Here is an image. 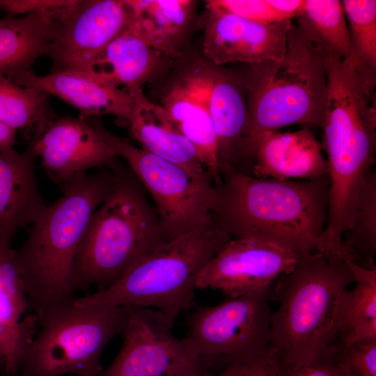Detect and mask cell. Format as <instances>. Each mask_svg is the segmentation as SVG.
Instances as JSON below:
<instances>
[{
	"mask_svg": "<svg viewBox=\"0 0 376 376\" xmlns=\"http://www.w3.org/2000/svg\"><path fill=\"white\" fill-rule=\"evenodd\" d=\"M216 188L212 217L232 237L274 241L299 256L320 253L328 208V178H257L228 171Z\"/></svg>",
	"mask_w": 376,
	"mask_h": 376,
	"instance_id": "obj_1",
	"label": "cell"
},
{
	"mask_svg": "<svg viewBox=\"0 0 376 376\" xmlns=\"http://www.w3.org/2000/svg\"><path fill=\"white\" fill-rule=\"evenodd\" d=\"M118 176V170L77 175L63 189V196L46 205L31 224L17 252L29 308L35 315L52 304L75 298L78 248L92 215Z\"/></svg>",
	"mask_w": 376,
	"mask_h": 376,
	"instance_id": "obj_2",
	"label": "cell"
},
{
	"mask_svg": "<svg viewBox=\"0 0 376 376\" xmlns=\"http://www.w3.org/2000/svg\"><path fill=\"white\" fill-rule=\"evenodd\" d=\"M354 282L345 261L320 253L299 256L274 288L269 348L281 367H298L326 354L338 340L343 292Z\"/></svg>",
	"mask_w": 376,
	"mask_h": 376,
	"instance_id": "obj_3",
	"label": "cell"
},
{
	"mask_svg": "<svg viewBox=\"0 0 376 376\" xmlns=\"http://www.w3.org/2000/svg\"><path fill=\"white\" fill-rule=\"evenodd\" d=\"M232 238L213 217L146 254L107 289L75 298L77 306L155 308L175 319L196 306L198 277Z\"/></svg>",
	"mask_w": 376,
	"mask_h": 376,
	"instance_id": "obj_4",
	"label": "cell"
},
{
	"mask_svg": "<svg viewBox=\"0 0 376 376\" xmlns=\"http://www.w3.org/2000/svg\"><path fill=\"white\" fill-rule=\"evenodd\" d=\"M249 113L246 144L260 133L293 124L322 128L327 96L322 58L292 25L285 55L279 60L242 63Z\"/></svg>",
	"mask_w": 376,
	"mask_h": 376,
	"instance_id": "obj_5",
	"label": "cell"
},
{
	"mask_svg": "<svg viewBox=\"0 0 376 376\" xmlns=\"http://www.w3.org/2000/svg\"><path fill=\"white\" fill-rule=\"evenodd\" d=\"M166 240L136 185L118 171L114 187L92 215L78 248L75 291L93 286L97 292L107 289Z\"/></svg>",
	"mask_w": 376,
	"mask_h": 376,
	"instance_id": "obj_6",
	"label": "cell"
},
{
	"mask_svg": "<svg viewBox=\"0 0 376 376\" xmlns=\"http://www.w3.org/2000/svg\"><path fill=\"white\" fill-rule=\"evenodd\" d=\"M75 298L45 308L19 364L22 376H100L103 350L125 329L127 306H77ZM19 373V372H18Z\"/></svg>",
	"mask_w": 376,
	"mask_h": 376,
	"instance_id": "obj_7",
	"label": "cell"
},
{
	"mask_svg": "<svg viewBox=\"0 0 376 376\" xmlns=\"http://www.w3.org/2000/svg\"><path fill=\"white\" fill-rule=\"evenodd\" d=\"M270 288L194 306L182 343L208 364L221 361L228 367L264 355L270 350Z\"/></svg>",
	"mask_w": 376,
	"mask_h": 376,
	"instance_id": "obj_8",
	"label": "cell"
},
{
	"mask_svg": "<svg viewBox=\"0 0 376 376\" xmlns=\"http://www.w3.org/2000/svg\"><path fill=\"white\" fill-rule=\"evenodd\" d=\"M117 156L125 159L155 203L159 224L169 240L203 224L212 217L216 188L192 178L181 167L159 158L106 129Z\"/></svg>",
	"mask_w": 376,
	"mask_h": 376,
	"instance_id": "obj_9",
	"label": "cell"
},
{
	"mask_svg": "<svg viewBox=\"0 0 376 376\" xmlns=\"http://www.w3.org/2000/svg\"><path fill=\"white\" fill-rule=\"evenodd\" d=\"M174 319L151 308L128 307L123 344L100 376H187L203 372L205 361L173 334Z\"/></svg>",
	"mask_w": 376,
	"mask_h": 376,
	"instance_id": "obj_10",
	"label": "cell"
},
{
	"mask_svg": "<svg viewBox=\"0 0 376 376\" xmlns=\"http://www.w3.org/2000/svg\"><path fill=\"white\" fill-rule=\"evenodd\" d=\"M54 33L48 56L53 70L80 68L129 26L125 0L67 1L53 10Z\"/></svg>",
	"mask_w": 376,
	"mask_h": 376,
	"instance_id": "obj_11",
	"label": "cell"
},
{
	"mask_svg": "<svg viewBox=\"0 0 376 376\" xmlns=\"http://www.w3.org/2000/svg\"><path fill=\"white\" fill-rule=\"evenodd\" d=\"M299 255L283 244L255 237H232L200 273L197 289L236 297L271 288L290 272Z\"/></svg>",
	"mask_w": 376,
	"mask_h": 376,
	"instance_id": "obj_12",
	"label": "cell"
},
{
	"mask_svg": "<svg viewBox=\"0 0 376 376\" xmlns=\"http://www.w3.org/2000/svg\"><path fill=\"white\" fill-rule=\"evenodd\" d=\"M203 97L218 142L221 174L233 170L242 158L249 129L244 87L238 69L216 65L204 56H192L179 77Z\"/></svg>",
	"mask_w": 376,
	"mask_h": 376,
	"instance_id": "obj_13",
	"label": "cell"
},
{
	"mask_svg": "<svg viewBox=\"0 0 376 376\" xmlns=\"http://www.w3.org/2000/svg\"><path fill=\"white\" fill-rule=\"evenodd\" d=\"M203 56L224 66L281 58L288 47L291 20L272 24L256 22L205 1Z\"/></svg>",
	"mask_w": 376,
	"mask_h": 376,
	"instance_id": "obj_14",
	"label": "cell"
},
{
	"mask_svg": "<svg viewBox=\"0 0 376 376\" xmlns=\"http://www.w3.org/2000/svg\"><path fill=\"white\" fill-rule=\"evenodd\" d=\"M97 118H58L30 143L47 174L63 189L91 168L114 166L116 150Z\"/></svg>",
	"mask_w": 376,
	"mask_h": 376,
	"instance_id": "obj_15",
	"label": "cell"
},
{
	"mask_svg": "<svg viewBox=\"0 0 376 376\" xmlns=\"http://www.w3.org/2000/svg\"><path fill=\"white\" fill-rule=\"evenodd\" d=\"M244 159L253 163V176L278 180L328 178V165L310 127L288 132L267 130L246 146Z\"/></svg>",
	"mask_w": 376,
	"mask_h": 376,
	"instance_id": "obj_16",
	"label": "cell"
},
{
	"mask_svg": "<svg viewBox=\"0 0 376 376\" xmlns=\"http://www.w3.org/2000/svg\"><path fill=\"white\" fill-rule=\"evenodd\" d=\"M17 84L40 88L77 109L81 116H114L120 125H128L132 111L131 95L80 68L52 70L39 76L31 70L7 76Z\"/></svg>",
	"mask_w": 376,
	"mask_h": 376,
	"instance_id": "obj_17",
	"label": "cell"
},
{
	"mask_svg": "<svg viewBox=\"0 0 376 376\" xmlns=\"http://www.w3.org/2000/svg\"><path fill=\"white\" fill-rule=\"evenodd\" d=\"M126 91L132 102L130 134L141 148L181 167L194 179L211 184L196 147L180 132L165 108L150 101L141 88Z\"/></svg>",
	"mask_w": 376,
	"mask_h": 376,
	"instance_id": "obj_18",
	"label": "cell"
},
{
	"mask_svg": "<svg viewBox=\"0 0 376 376\" xmlns=\"http://www.w3.org/2000/svg\"><path fill=\"white\" fill-rule=\"evenodd\" d=\"M175 61L127 27L82 69L115 88L124 86L130 91L159 79Z\"/></svg>",
	"mask_w": 376,
	"mask_h": 376,
	"instance_id": "obj_19",
	"label": "cell"
},
{
	"mask_svg": "<svg viewBox=\"0 0 376 376\" xmlns=\"http://www.w3.org/2000/svg\"><path fill=\"white\" fill-rule=\"evenodd\" d=\"M31 146L0 150V241L11 243L17 230L31 224L46 207L34 171Z\"/></svg>",
	"mask_w": 376,
	"mask_h": 376,
	"instance_id": "obj_20",
	"label": "cell"
},
{
	"mask_svg": "<svg viewBox=\"0 0 376 376\" xmlns=\"http://www.w3.org/2000/svg\"><path fill=\"white\" fill-rule=\"evenodd\" d=\"M130 8L128 28L147 45L175 61L184 57L196 19V1L125 0Z\"/></svg>",
	"mask_w": 376,
	"mask_h": 376,
	"instance_id": "obj_21",
	"label": "cell"
},
{
	"mask_svg": "<svg viewBox=\"0 0 376 376\" xmlns=\"http://www.w3.org/2000/svg\"><path fill=\"white\" fill-rule=\"evenodd\" d=\"M161 105L168 111L180 132L196 147L212 180L219 185L222 178L217 137L201 95L178 79L164 93Z\"/></svg>",
	"mask_w": 376,
	"mask_h": 376,
	"instance_id": "obj_22",
	"label": "cell"
},
{
	"mask_svg": "<svg viewBox=\"0 0 376 376\" xmlns=\"http://www.w3.org/2000/svg\"><path fill=\"white\" fill-rule=\"evenodd\" d=\"M53 10L0 19V73L10 76L29 70L38 58L49 55L54 33Z\"/></svg>",
	"mask_w": 376,
	"mask_h": 376,
	"instance_id": "obj_23",
	"label": "cell"
},
{
	"mask_svg": "<svg viewBox=\"0 0 376 376\" xmlns=\"http://www.w3.org/2000/svg\"><path fill=\"white\" fill-rule=\"evenodd\" d=\"M354 287L340 297L338 315V342L350 345L376 340V266H366L345 257Z\"/></svg>",
	"mask_w": 376,
	"mask_h": 376,
	"instance_id": "obj_24",
	"label": "cell"
},
{
	"mask_svg": "<svg viewBox=\"0 0 376 376\" xmlns=\"http://www.w3.org/2000/svg\"><path fill=\"white\" fill-rule=\"evenodd\" d=\"M295 31L310 49L321 58H352L349 29L341 1L305 0L296 17Z\"/></svg>",
	"mask_w": 376,
	"mask_h": 376,
	"instance_id": "obj_25",
	"label": "cell"
},
{
	"mask_svg": "<svg viewBox=\"0 0 376 376\" xmlns=\"http://www.w3.org/2000/svg\"><path fill=\"white\" fill-rule=\"evenodd\" d=\"M48 93L36 87L21 86L0 73V123L36 141L56 120Z\"/></svg>",
	"mask_w": 376,
	"mask_h": 376,
	"instance_id": "obj_26",
	"label": "cell"
},
{
	"mask_svg": "<svg viewBox=\"0 0 376 376\" xmlns=\"http://www.w3.org/2000/svg\"><path fill=\"white\" fill-rule=\"evenodd\" d=\"M344 258L366 266L376 255V173L370 169L363 180L352 224L342 237Z\"/></svg>",
	"mask_w": 376,
	"mask_h": 376,
	"instance_id": "obj_27",
	"label": "cell"
},
{
	"mask_svg": "<svg viewBox=\"0 0 376 376\" xmlns=\"http://www.w3.org/2000/svg\"><path fill=\"white\" fill-rule=\"evenodd\" d=\"M358 72L376 83V1H341Z\"/></svg>",
	"mask_w": 376,
	"mask_h": 376,
	"instance_id": "obj_28",
	"label": "cell"
},
{
	"mask_svg": "<svg viewBox=\"0 0 376 376\" xmlns=\"http://www.w3.org/2000/svg\"><path fill=\"white\" fill-rule=\"evenodd\" d=\"M29 308L17 250L0 241V324L17 325Z\"/></svg>",
	"mask_w": 376,
	"mask_h": 376,
	"instance_id": "obj_29",
	"label": "cell"
},
{
	"mask_svg": "<svg viewBox=\"0 0 376 376\" xmlns=\"http://www.w3.org/2000/svg\"><path fill=\"white\" fill-rule=\"evenodd\" d=\"M38 320L26 315L16 326L0 324V367L9 375L19 372L22 357L36 334Z\"/></svg>",
	"mask_w": 376,
	"mask_h": 376,
	"instance_id": "obj_30",
	"label": "cell"
},
{
	"mask_svg": "<svg viewBox=\"0 0 376 376\" xmlns=\"http://www.w3.org/2000/svg\"><path fill=\"white\" fill-rule=\"evenodd\" d=\"M337 359L355 376H376V340L332 346Z\"/></svg>",
	"mask_w": 376,
	"mask_h": 376,
	"instance_id": "obj_31",
	"label": "cell"
},
{
	"mask_svg": "<svg viewBox=\"0 0 376 376\" xmlns=\"http://www.w3.org/2000/svg\"><path fill=\"white\" fill-rule=\"evenodd\" d=\"M216 6L245 19L261 23L282 22L269 0H210Z\"/></svg>",
	"mask_w": 376,
	"mask_h": 376,
	"instance_id": "obj_32",
	"label": "cell"
},
{
	"mask_svg": "<svg viewBox=\"0 0 376 376\" xmlns=\"http://www.w3.org/2000/svg\"><path fill=\"white\" fill-rule=\"evenodd\" d=\"M278 376H355L336 357L331 347L318 359L298 367L279 366Z\"/></svg>",
	"mask_w": 376,
	"mask_h": 376,
	"instance_id": "obj_33",
	"label": "cell"
},
{
	"mask_svg": "<svg viewBox=\"0 0 376 376\" xmlns=\"http://www.w3.org/2000/svg\"><path fill=\"white\" fill-rule=\"evenodd\" d=\"M279 366L277 357L269 350L256 359L235 365L231 376H278Z\"/></svg>",
	"mask_w": 376,
	"mask_h": 376,
	"instance_id": "obj_34",
	"label": "cell"
},
{
	"mask_svg": "<svg viewBox=\"0 0 376 376\" xmlns=\"http://www.w3.org/2000/svg\"><path fill=\"white\" fill-rule=\"evenodd\" d=\"M66 1L3 0V8L13 13L51 11L63 5Z\"/></svg>",
	"mask_w": 376,
	"mask_h": 376,
	"instance_id": "obj_35",
	"label": "cell"
},
{
	"mask_svg": "<svg viewBox=\"0 0 376 376\" xmlns=\"http://www.w3.org/2000/svg\"><path fill=\"white\" fill-rule=\"evenodd\" d=\"M305 0H269L282 20H292L301 13Z\"/></svg>",
	"mask_w": 376,
	"mask_h": 376,
	"instance_id": "obj_36",
	"label": "cell"
},
{
	"mask_svg": "<svg viewBox=\"0 0 376 376\" xmlns=\"http://www.w3.org/2000/svg\"><path fill=\"white\" fill-rule=\"evenodd\" d=\"M16 130L0 123V150L13 148L16 143Z\"/></svg>",
	"mask_w": 376,
	"mask_h": 376,
	"instance_id": "obj_37",
	"label": "cell"
},
{
	"mask_svg": "<svg viewBox=\"0 0 376 376\" xmlns=\"http://www.w3.org/2000/svg\"><path fill=\"white\" fill-rule=\"evenodd\" d=\"M234 369V366H228L226 368V369L221 373L213 375V376H231ZM187 376H210L207 375H205L203 372H199L193 373L191 375H189Z\"/></svg>",
	"mask_w": 376,
	"mask_h": 376,
	"instance_id": "obj_38",
	"label": "cell"
},
{
	"mask_svg": "<svg viewBox=\"0 0 376 376\" xmlns=\"http://www.w3.org/2000/svg\"><path fill=\"white\" fill-rule=\"evenodd\" d=\"M3 4V0H0V7H2Z\"/></svg>",
	"mask_w": 376,
	"mask_h": 376,
	"instance_id": "obj_39",
	"label": "cell"
}]
</instances>
